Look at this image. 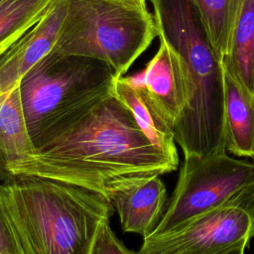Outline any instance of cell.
I'll list each match as a JSON object with an SVG mask.
<instances>
[{
    "mask_svg": "<svg viewBox=\"0 0 254 254\" xmlns=\"http://www.w3.org/2000/svg\"><path fill=\"white\" fill-rule=\"evenodd\" d=\"M179 161L154 146L130 110L111 93L71 120L10 175L45 177L110 200L119 190L177 170Z\"/></svg>",
    "mask_w": 254,
    "mask_h": 254,
    "instance_id": "1",
    "label": "cell"
},
{
    "mask_svg": "<svg viewBox=\"0 0 254 254\" xmlns=\"http://www.w3.org/2000/svg\"><path fill=\"white\" fill-rule=\"evenodd\" d=\"M161 41L180 57L187 104L172 130L185 157L226 153L225 88L217 57L192 0H149Z\"/></svg>",
    "mask_w": 254,
    "mask_h": 254,
    "instance_id": "2",
    "label": "cell"
},
{
    "mask_svg": "<svg viewBox=\"0 0 254 254\" xmlns=\"http://www.w3.org/2000/svg\"><path fill=\"white\" fill-rule=\"evenodd\" d=\"M0 194L23 254H91L114 210L100 193L34 175L6 177Z\"/></svg>",
    "mask_w": 254,
    "mask_h": 254,
    "instance_id": "3",
    "label": "cell"
},
{
    "mask_svg": "<svg viewBox=\"0 0 254 254\" xmlns=\"http://www.w3.org/2000/svg\"><path fill=\"white\" fill-rule=\"evenodd\" d=\"M117 78L112 67L97 59L47 54L20 81L25 118L36 148L113 93Z\"/></svg>",
    "mask_w": 254,
    "mask_h": 254,
    "instance_id": "4",
    "label": "cell"
},
{
    "mask_svg": "<svg viewBox=\"0 0 254 254\" xmlns=\"http://www.w3.org/2000/svg\"><path fill=\"white\" fill-rule=\"evenodd\" d=\"M157 36L146 2L66 0L52 51L97 59L121 77Z\"/></svg>",
    "mask_w": 254,
    "mask_h": 254,
    "instance_id": "5",
    "label": "cell"
},
{
    "mask_svg": "<svg viewBox=\"0 0 254 254\" xmlns=\"http://www.w3.org/2000/svg\"><path fill=\"white\" fill-rule=\"evenodd\" d=\"M254 187V165L226 153L185 157L164 215L149 236H158L238 197Z\"/></svg>",
    "mask_w": 254,
    "mask_h": 254,
    "instance_id": "6",
    "label": "cell"
},
{
    "mask_svg": "<svg viewBox=\"0 0 254 254\" xmlns=\"http://www.w3.org/2000/svg\"><path fill=\"white\" fill-rule=\"evenodd\" d=\"M254 237V187L180 227L143 239L142 254H213Z\"/></svg>",
    "mask_w": 254,
    "mask_h": 254,
    "instance_id": "7",
    "label": "cell"
},
{
    "mask_svg": "<svg viewBox=\"0 0 254 254\" xmlns=\"http://www.w3.org/2000/svg\"><path fill=\"white\" fill-rule=\"evenodd\" d=\"M122 78L140 89L172 129L187 104V81L180 57L160 40V47L146 67Z\"/></svg>",
    "mask_w": 254,
    "mask_h": 254,
    "instance_id": "8",
    "label": "cell"
},
{
    "mask_svg": "<svg viewBox=\"0 0 254 254\" xmlns=\"http://www.w3.org/2000/svg\"><path fill=\"white\" fill-rule=\"evenodd\" d=\"M65 6L66 0H54L46 15L0 54V94L19 84L23 76L53 50Z\"/></svg>",
    "mask_w": 254,
    "mask_h": 254,
    "instance_id": "9",
    "label": "cell"
},
{
    "mask_svg": "<svg viewBox=\"0 0 254 254\" xmlns=\"http://www.w3.org/2000/svg\"><path fill=\"white\" fill-rule=\"evenodd\" d=\"M110 202L124 232L144 238L155 230L167 206V190L160 176L150 178L114 193Z\"/></svg>",
    "mask_w": 254,
    "mask_h": 254,
    "instance_id": "10",
    "label": "cell"
},
{
    "mask_svg": "<svg viewBox=\"0 0 254 254\" xmlns=\"http://www.w3.org/2000/svg\"><path fill=\"white\" fill-rule=\"evenodd\" d=\"M38 152L28 130L20 94V83L0 94V171L10 170L33 159Z\"/></svg>",
    "mask_w": 254,
    "mask_h": 254,
    "instance_id": "11",
    "label": "cell"
},
{
    "mask_svg": "<svg viewBox=\"0 0 254 254\" xmlns=\"http://www.w3.org/2000/svg\"><path fill=\"white\" fill-rule=\"evenodd\" d=\"M225 149L238 157H254V94L224 71Z\"/></svg>",
    "mask_w": 254,
    "mask_h": 254,
    "instance_id": "12",
    "label": "cell"
},
{
    "mask_svg": "<svg viewBox=\"0 0 254 254\" xmlns=\"http://www.w3.org/2000/svg\"><path fill=\"white\" fill-rule=\"evenodd\" d=\"M114 95L130 110L138 127L150 142L175 161H179L173 130L157 113L146 95L122 76L114 84Z\"/></svg>",
    "mask_w": 254,
    "mask_h": 254,
    "instance_id": "13",
    "label": "cell"
},
{
    "mask_svg": "<svg viewBox=\"0 0 254 254\" xmlns=\"http://www.w3.org/2000/svg\"><path fill=\"white\" fill-rule=\"evenodd\" d=\"M222 65L226 73L254 94V0L243 1Z\"/></svg>",
    "mask_w": 254,
    "mask_h": 254,
    "instance_id": "14",
    "label": "cell"
},
{
    "mask_svg": "<svg viewBox=\"0 0 254 254\" xmlns=\"http://www.w3.org/2000/svg\"><path fill=\"white\" fill-rule=\"evenodd\" d=\"M206 30L209 41L222 61L244 0H192Z\"/></svg>",
    "mask_w": 254,
    "mask_h": 254,
    "instance_id": "15",
    "label": "cell"
},
{
    "mask_svg": "<svg viewBox=\"0 0 254 254\" xmlns=\"http://www.w3.org/2000/svg\"><path fill=\"white\" fill-rule=\"evenodd\" d=\"M54 0H0V54L48 12Z\"/></svg>",
    "mask_w": 254,
    "mask_h": 254,
    "instance_id": "16",
    "label": "cell"
},
{
    "mask_svg": "<svg viewBox=\"0 0 254 254\" xmlns=\"http://www.w3.org/2000/svg\"><path fill=\"white\" fill-rule=\"evenodd\" d=\"M91 254H137L128 249L114 234L109 220H106L95 239Z\"/></svg>",
    "mask_w": 254,
    "mask_h": 254,
    "instance_id": "17",
    "label": "cell"
},
{
    "mask_svg": "<svg viewBox=\"0 0 254 254\" xmlns=\"http://www.w3.org/2000/svg\"><path fill=\"white\" fill-rule=\"evenodd\" d=\"M0 254H23L5 212L0 194Z\"/></svg>",
    "mask_w": 254,
    "mask_h": 254,
    "instance_id": "18",
    "label": "cell"
},
{
    "mask_svg": "<svg viewBox=\"0 0 254 254\" xmlns=\"http://www.w3.org/2000/svg\"><path fill=\"white\" fill-rule=\"evenodd\" d=\"M249 241L250 240H243L229 248H226L224 250H221V251H218V252H215L213 254H244L245 253V250L249 244ZM137 254H142V253H139L137 252Z\"/></svg>",
    "mask_w": 254,
    "mask_h": 254,
    "instance_id": "19",
    "label": "cell"
},
{
    "mask_svg": "<svg viewBox=\"0 0 254 254\" xmlns=\"http://www.w3.org/2000/svg\"><path fill=\"white\" fill-rule=\"evenodd\" d=\"M124 1H134V2H146V0H124Z\"/></svg>",
    "mask_w": 254,
    "mask_h": 254,
    "instance_id": "20",
    "label": "cell"
},
{
    "mask_svg": "<svg viewBox=\"0 0 254 254\" xmlns=\"http://www.w3.org/2000/svg\"><path fill=\"white\" fill-rule=\"evenodd\" d=\"M4 179H5V177H4V175L2 174V172L0 171V180H1V181H3Z\"/></svg>",
    "mask_w": 254,
    "mask_h": 254,
    "instance_id": "21",
    "label": "cell"
},
{
    "mask_svg": "<svg viewBox=\"0 0 254 254\" xmlns=\"http://www.w3.org/2000/svg\"><path fill=\"white\" fill-rule=\"evenodd\" d=\"M252 163H253V165H254V157L252 158Z\"/></svg>",
    "mask_w": 254,
    "mask_h": 254,
    "instance_id": "22",
    "label": "cell"
}]
</instances>
